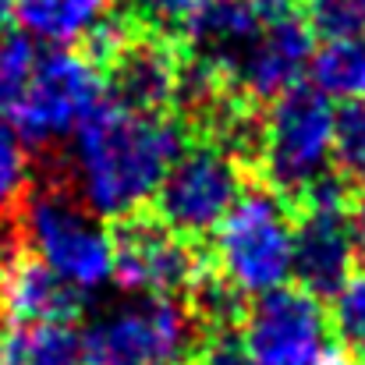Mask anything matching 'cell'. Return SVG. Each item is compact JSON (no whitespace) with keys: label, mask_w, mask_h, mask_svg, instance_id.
Listing matches in <instances>:
<instances>
[{"label":"cell","mask_w":365,"mask_h":365,"mask_svg":"<svg viewBox=\"0 0 365 365\" xmlns=\"http://www.w3.org/2000/svg\"><path fill=\"white\" fill-rule=\"evenodd\" d=\"M185 142L188 131L174 118L135 114L118 103H103L75 131V185L68 188L96 217L124 220L156 199V188Z\"/></svg>","instance_id":"obj_1"},{"label":"cell","mask_w":365,"mask_h":365,"mask_svg":"<svg viewBox=\"0 0 365 365\" xmlns=\"http://www.w3.org/2000/svg\"><path fill=\"white\" fill-rule=\"evenodd\" d=\"M210 269L238 294L259 298L294 273V210L284 195L252 181L217 227Z\"/></svg>","instance_id":"obj_2"},{"label":"cell","mask_w":365,"mask_h":365,"mask_svg":"<svg viewBox=\"0 0 365 365\" xmlns=\"http://www.w3.org/2000/svg\"><path fill=\"white\" fill-rule=\"evenodd\" d=\"M334 160V107L312 86H294L291 93L266 103L259 114V145L252 178L294 202L309 185L330 174Z\"/></svg>","instance_id":"obj_3"},{"label":"cell","mask_w":365,"mask_h":365,"mask_svg":"<svg viewBox=\"0 0 365 365\" xmlns=\"http://www.w3.org/2000/svg\"><path fill=\"white\" fill-rule=\"evenodd\" d=\"M18 245H25L36 259H43L64 284L89 294L103 287L114 273L110 235L93 220V213L78 202L68 185H46L25 192L14 210Z\"/></svg>","instance_id":"obj_4"},{"label":"cell","mask_w":365,"mask_h":365,"mask_svg":"<svg viewBox=\"0 0 365 365\" xmlns=\"http://www.w3.org/2000/svg\"><path fill=\"white\" fill-rule=\"evenodd\" d=\"M252 185V170L213 135H192L170 170L163 174L153 213L178 231L181 238L195 242L220 227V220L231 213V206L242 199Z\"/></svg>","instance_id":"obj_5"},{"label":"cell","mask_w":365,"mask_h":365,"mask_svg":"<svg viewBox=\"0 0 365 365\" xmlns=\"http://www.w3.org/2000/svg\"><path fill=\"white\" fill-rule=\"evenodd\" d=\"M86 337V365H188L206 330L185 298H135L100 316Z\"/></svg>","instance_id":"obj_6"},{"label":"cell","mask_w":365,"mask_h":365,"mask_svg":"<svg viewBox=\"0 0 365 365\" xmlns=\"http://www.w3.org/2000/svg\"><path fill=\"white\" fill-rule=\"evenodd\" d=\"M107 78L103 68L75 50L39 53L32 78L11 110V128L29 145H50L75 135L103 107Z\"/></svg>","instance_id":"obj_7"},{"label":"cell","mask_w":365,"mask_h":365,"mask_svg":"<svg viewBox=\"0 0 365 365\" xmlns=\"http://www.w3.org/2000/svg\"><path fill=\"white\" fill-rule=\"evenodd\" d=\"M114 248V273L110 280L124 294L142 298H178L195 287L206 273V259L195 245L170 231L153 210L131 213L110 231Z\"/></svg>","instance_id":"obj_8"},{"label":"cell","mask_w":365,"mask_h":365,"mask_svg":"<svg viewBox=\"0 0 365 365\" xmlns=\"http://www.w3.org/2000/svg\"><path fill=\"white\" fill-rule=\"evenodd\" d=\"M294 277L316 298H334L351 277L355 248L348 231L351 192L337 174L309 185L294 202Z\"/></svg>","instance_id":"obj_9"},{"label":"cell","mask_w":365,"mask_h":365,"mask_svg":"<svg viewBox=\"0 0 365 365\" xmlns=\"http://www.w3.org/2000/svg\"><path fill=\"white\" fill-rule=\"evenodd\" d=\"M242 344L255 365H316L330 355V316L305 287L259 294L242 316Z\"/></svg>","instance_id":"obj_10"},{"label":"cell","mask_w":365,"mask_h":365,"mask_svg":"<svg viewBox=\"0 0 365 365\" xmlns=\"http://www.w3.org/2000/svg\"><path fill=\"white\" fill-rule=\"evenodd\" d=\"M312 50L316 43L305 18H298L291 7L262 11L255 39L231 68V93L248 107L273 103L277 96L302 86V78L309 75Z\"/></svg>","instance_id":"obj_11"},{"label":"cell","mask_w":365,"mask_h":365,"mask_svg":"<svg viewBox=\"0 0 365 365\" xmlns=\"http://www.w3.org/2000/svg\"><path fill=\"white\" fill-rule=\"evenodd\" d=\"M185 71L188 57L170 36L138 29L103 68V78L118 107L135 114L170 118L185 93Z\"/></svg>","instance_id":"obj_12"},{"label":"cell","mask_w":365,"mask_h":365,"mask_svg":"<svg viewBox=\"0 0 365 365\" xmlns=\"http://www.w3.org/2000/svg\"><path fill=\"white\" fill-rule=\"evenodd\" d=\"M86 309V294L64 284L25 245H11L0 259V327L29 323H75Z\"/></svg>","instance_id":"obj_13"},{"label":"cell","mask_w":365,"mask_h":365,"mask_svg":"<svg viewBox=\"0 0 365 365\" xmlns=\"http://www.w3.org/2000/svg\"><path fill=\"white\" fill-rule=\"evenodd\" d=\"M262 25V7L255 0H206L185 25L192 61L210 68L231 89V68Z\"/></svg>","instance_id":"obj_14"},{"label":"cell","mask_w":365,"mask_h":365,"mask_svg":"<svg viewBox=\"0 0 365 365\" xmlns=\"http://www.w3.org/2000/svg\"><path fill=\"white\" fill-rule=\"evenodd\" d=\"M110 0H14V21L21 36L46 43L50 50L86 46L107 21Z\"/></svg>","instance_id":"obj_15"},{"label":"cell","mask_w":365,"mask_h":365,"mask_svg":"<svg viewBox=\"0 0 365 365\" xmlns=\"http://www.w3.org/2000/svg\"><path fill=\"white\" fill-rule=\"evenodd\" d=\"M4 365H86V337L71 323H29L0 330Z\"/></svg>","instance_id":"obj_16"},{"label":"cell","mask_w":365,"mask_h":365,"mask_svg":"<svg viewBox=\"0 0 365 365\" xmlns=\"http://www.w3.org/2000/svg\"><path fill=\"white\" fill-rule=\"evenodd\" d=\"M309 78L327 100H365V39H323L312 50Z\"/></svg>","instance_id":"obj_17"},{"label":"cell","mask_w":365,"mask_h":365,"mask_svg":"<svg viewBox=\"0 0 365 365\" xmlns=\"http://www.w3.org/2000/svg\"><path fill=\"white\" fill-rule=\"evenodd\" d=\"M36 61H39V53L29 36H21V32L0 36V118H11V110L18 107Z\"/></svg>","instance_id":"obj_18"},{"label":"cell","mask_w":365,"mask_h":365,"mask_svg":"<svg viewBox=\"0 0 365 365\" xmlns=\"http://www.w3.org/2000/svg\"><path fill=\"white\" fill-rule=\"evenodd\" d=\"M330 330L337 334V341L348 351L365 359V266L337 287L334 312H330Z\"/></svg>","instance_id":"obj_19"},{"label":"cell","mask_w":365,"mask_h":365,"mask_svg":"<svg viewBox=\"0 0 365 365\" xmlns=\"http://www.w3.org/2000/svg\"><path fill=\"white\" fill-rule=\"evenodd\" d=\"M305 21L323 39H365V0H305Z\"/></svg>","instance_id":"obj_20"},{"label":"cell","mask_w":365,"mask_h":365,"mask_svg":"<svg viewBox=\"0 0 365 365\" xmlns=\"http://www.w3.org/2000/svg\"><path fill=\"white\" fill-rule=\"evenodd\" d=\"M29 192V153L14 128H0V217L21 206Z\"/></svg>","instance_id":"obj_21"},{"label":"cell","mask_w":365,"mask_h":365,"mask_svg":"<svg viewBox=\"0 0 365 365\" xmlns=\"http://www.w3.org/2000/svg\"><path fill=\"white\" fill-rule=\"evenodd\" d=\"M334 160L344 170H365V100H348L334 110Z\"/></svg>","instance_id":"obj_22"},{"label":"cell","mask_w":365,"mask_h":365,"mask_svg":"<svg viewBox=\"0 0 365 365\" xmlns=\"http://www.w3.org/2000/svg\"><path fill=\"white\" fill-rule=\"evenodd\" d=\"M188 365H255V362L248 359L242 337L235 330H224V334H210L199 344V351L192 355Z\"/></svg>","instance_id":"obj_23"},{"label":"cell","mask_w":365,"mask_h":365,"mask_svg":"<svg viewBox=\"0 0 365 365\" xmlns=\"http://www.w3.org/2000/svg\"><path fill=\"white\" fill-rule=\"evenodd\" d=\"M206 0H135L138 14L160 29H185Z\"/></svg>","instance_id":"obj_24"},{"label":"cell","mask_w":365,"mask_h":365,"mask_svg":"<svg viewBox=\"0 0 365 365\" xmlns=\"http://www.w3.org/2000/svg\"><path fill=\"white\" fill-rule=\"evenodd\" d=\"M348 231H351V248H355V262L365 266V202L351 206L348 213Z\"/></svg>","instance_id":"obj_25"},{"label":"cell","mask_w":365,"mask_h":365,"mask_svg":"<svg viewBox=\"0 0 365 365\" xmlns=\"http://www.w3.org/2000/svg\"><path fill=\"white\" fill-rule=\"evenodd\" d=\"M11 21H14V0H0V36L7 32Z\"/></svg>","instance_id":"obj_26"},{"label":"cell","mask_w":365,"mask_h":365,"mask_svg":"<svg viewBox=\"0 0 365 365\" xmlns=\"http://www.w3.org/2000/svg\"><path fill=\"white\" fill-rule=\"evenodd\" d=\"M316 365H348V359H344V355H337V351H330L323 362H316Z\"/></svg>","instance_id":"obj_27"},{"label":"cell","mask_w":365,"mask_h":365,"mask_svg":"<svg viewBox=\"0 0 365 365\" xmlns=\"http://www.w3.org/2000/svg\"><path fill=\"white\" fill-rule=\"evenodd\" d=\"M255 4H259L262 11H273V7H287L291 0H255Z\"/></svg>","instance_id":"obj_28"},{"label":"cell","mask_w":365,"mask_h":365,"mask_svg":"<svg viewBox=\"0 0 365 365\" xmlns=\"http://www.w3.org/2000/svg\"><path fill=\"white\" fill-rule=\"evenodd\" d=\"M362 195H365V170H362Z\"/></svg>","instance_id":"obj_29"},{"label":"cell","mask_w":365,"mask_h":365,"mask_svg":"<svg viewBox=\"0 0 365 365\" xmlns=\"http://www.w3.org/2000/svg\"><path fill=\"white\" fill-rule=\"evenodd\" d=\"M359 362H362V365H365V359H359Z\"/></svg>","instance_id":"obj_30"},{"label":"cell","mask_w":365,"mask_h":365,"mask_svg":"<svg viewBox=\"0 0 365 365\" xmlns=\"http://www.w3.org/2000/svg\"><path fill=\"white\" fill-rule=\"evenodd\" d=\"M0 365H4V362H0Z\"/></svg>","instance_id":"obj_31"}]
</instances>
